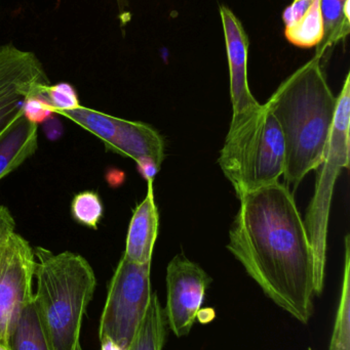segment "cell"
Returning a JSON list of instances; mask_svg holds the SVG:
<instances>
[{"label":"cell","mask_w":350,"mask_h":350,"mask_svg":"<svg viewBox=\"0 0 350 350\" xmlns=\"http://www.w3.org/2000/svg\"><path fill=\"white\" fill-rule=\"evenodd\" d=\"M76 350H84V349H82V347H80V345H78L77 349H76ZM101 350H102V349H101Z\"/></svg>","instance_id":"obj_30"},{"label":"cell","mask_w":350,"mask_h":350,"mask_svg":"<svg viewBox=\"0 0 350 350\" xmlns=\"http://www.w3.org/2000/svg\"><path fill=\"white\" fill-rule=\"evenodd\" d=\"M166 314L158 294L152 293L149 306L127 350H162L166 342Z\"/></svg>","instance_id":"obj_15"},{"label":"cell","mask_w":350,"mask_h":350,"mask_svg":"<svg viewBox=\"0 0 350 350\" xmlns=\"http://www.w3.org/2000/svg\"><path fill=\"white\" fill-rule=\"evenodd\" d=\"M53 115L42 123L45 135L49 141H57L63 133L61 122L55 117H53Z\"/></svg>","instance_id":"obj_26"},{"label":"cell","mask_w":350,"mask_h":350,"mask_svg":"<svg viewBox=\"0 0 350 350\" xmlns=\"http://www.w3.org/2000/svg\"><path fill=\"white\" fill-rule=\"evenodd\" d=\"M264 105L283 135V176L288 187L296 189L324 161L336 114L337 98L327 82L321 59L314 57L296 70Z\"/></svg>","instance_id":"obj_2"},{"label":"cell","mask_w":350,"mask_h":350,"mask_svg":"<svg viewBox=\"0 0 350 350\" xmlns=\"http://www.w3.org/2000/svg\"><path fill=\"white\" fill-rule=\"evenodd\" d=\"M70 212L74 221L86 228L97 230L104 215V205L96 191H80L74 196Z\"/></svg>","instance_id":"obj_20"},{"label":"cell","mask_w":350,"mask_h":350,"mask_svg":"<svg viewBox=\"0 0 350 350\" xmlns=\"http://www.w3.org/2000/svg\"><path fill=\"white\" fill-rule=\"evenodd\" d=\"M215 318V312L213 310H199V314H197V318L201 323H209L211 322L213 319Z\"/></svg>","instance_id":"obj_27"},{"label":"cell","mask_w":350,"mask_h":350,"mask_svg":"<svg viewBox=\"0 0 350 350\" xmlns=\"http://www.w3.org/2000/svg\"><path fill=\"white\" fill-rule=\"evenodd\" d=\"M35 310L51 350H76L86 308L97 280L82 255L71 251L55 254L35 247Z\"/></svg>","instance_id":"obj_3"},{"label":"cell","mask_w":350,"mask_h":350,"mask_svg":"<svg viewBox=\"0 0 350 350\" xmlns=\"http://www.w3.org/2000/svg\"><path fill=\"white\" fill-rule=\"evenodd\" d=\"M220 16L229 65L232 116H236L256 110L261 104L254 98L249 86L248 51L250 41L244 26L228 6L221 5Z\"/></svg>","instance_id":"obj_10"},{"label":"cell","mask_w":350,"mask_h":350,"mask_svg":"<svg viewBox=\"0 0 350 350\" xmlns=\"http://www.w3.org/2000/svg\"><path fill=\"white\" fill-rule=\"evenodd\" d=\"M38 149V125L23 115L0 139V180L18 170Z\"/></svg>","instance_id":"obj_13"},{"label":"cell","mask_w":350,"mask_h":350,"mask_svg":"<svg viewBox=\"0 0 350 350\" xmlns=\"http://www.w3.org/2000/svg\"><path fill=\"white\" fill-rule=\"evenodd\" d=\"M240 202L228 251L269 299L308 324L314 312V256L293 193L277 183Z\"/></svg>","instance_id":"obj_1"},{"label":"cell","mask_w":350,"mask_h":350,"mask_svg":"<svg viewBox=\"0 0 350 350\" xmlns=\"http://www.w3.org/2000/svg\"><path fill=\"white\" fill-rule=\"evenodd\" d=\"M136 164H137L138 172H139V174H141V176L147 183H153L156 174H158L160 168H162V166L158 165L155 161H153L152 159H148V158L138 160Z\"/></svg>","instance_id":"obj_25"},{"label":"cell","mask_w":350,"mask_h":350,"mask_svg":"<svg viewBox=\"0 0 350 350\" xmlns=\"http://www.w3.org/2000/svg\"><path fill=\"white\" fill-rule=\"evenodd\" d=\"M55 114L66 117L88 133L96 135L103 142L105 148L108 147L115 139L121 119L94 109L86 108L82 105L73 110L61 111Z\"/></svg>","instance_id":"obj_18"},{"label":"cell","mask_w":350,"mask_h":350,"mask_svg":"<svg viewBox=\"0 0 350 350\" xmlns=\"http://www.w3.org/2000/svg\"><path fill=\"white\" fill-rule=\"evenodd\" d=\"M151 262H133L121 257L109 283L106 304L101 317L102 347L127 350L149 306L152 292Z\"/></svg>","instance_id":"obj_6"},{"label":"cell","mask_w":350,"mask_h":350,"mask_svg":"<svg viewBox=\"0 0 350 350\" xmlns=\"http://www.w3.org/2000/svg\"><path fill=\"white\" fill-rule=\"evenodd\" d=\"M328 350H350V246L345 237V271L334 330Z\"/></svg>","instance_id":"obj_19"},{"label":"cell","mask_w":350,"mask_h":350,"mask_svg":"<svg viewBox=\"0 0 350 350\" xmlns=\"http://www.w3.org/2000/svg\"><path fill=\"white\" fill-rule=\"evenodd\" d=\"M6 347L10 350H51L33 301L23 308L12 324Z\"/></svg>","instance_id":"obj_14"},{"label":"cell","mask_w":350,"mask_h":350,"mask_svg":"<svg viewBox=\"0 0 350 350\" xmlns=\"http://www.w3.org/2000/svg\"><path fill=\"white\" fill-rule=\"evenodd\" d=\"M45 96L55 114L61 111L73 110L80 106L77 92L73 85L67 82L47 86L45 88Z\"/></svg>","instance_id":"obj_21"},{"label":"cell","mask_w":350,"mask_h":350,"mask_svg":"<svg viewBox=\"0 0 350 350\" xmlns=\"http://www.w3.org/2000/svg\"><path fill=\"white\" fill-rule=\"evenodd\" d=\"M4 243H5V242H4ZM4 243H3V244H4ZM3 244L0 245V251H1V247H2V245H3Z\"/></svg>","instance_id":"obj_31"},{"label":"cell","mask_w":350,"mask_h":350,"mask_svg":"<svg viewBox=\"0 0 350 350\" xmlns=\"http://www.w3.org/2000/svg\"><path fill=\"white\" fill-rule=\"evenodd\" d=\"M147 183V195L138 204L129 221L123 253L125 258L139 265L151 262L160 224L158 206L154 201L153 183Z\"/></svg>","instance_id":"obj_11"},{"label":"cell","mask_w":350,"mask_h":350,"mask_svg":"<svg viewBox=\"0 0 350 350\" xmlns=\"http://www.w3.org/2000/svg\"><path fill=\"white\" fill-rule=\"evenodd\" d=\"M105 149L135 162L148 158L160 166L166 158V144L156 129L146 123L125 119H121L115 139Z\"/></svg>","instance_id":"obj_12"},{"label":"cell","mask_w":350,"mask_h":350,"mask_svg":"<svg viewBox=\"0 0 350 350\" xmlns=\"http://www.w3.org/2000/svg\"><path fill=\"white\" fill-rule=\"evenodd\" d=\"M23 114L30 122L38 125L39 123H43L49 117L53 116L55 112L49 105L45 92L27 98L23 107Z\"/></svg>","instance_id":"obj_22"},{"label":"cell","mask_w":350,"mask_h":350,"mask_svg":"<svg viewBox=\"0 0 350 350\" xmlns=\"http://www.w3.org/2000/svg\"><path fill=\"white\" fill-rule=\"evenodd\" d=\"M211 275L197 263L178 254L166 269V325L177 337L190 333L203 306Z\"/></svg>","instance_id":"obj_9"},{"label":"cell","mask_w":350,"mask_h":350,"mask_svg":"<svg viewBox=\"0 0 350 350\" xmlns=\"http://www.w3.org/2000/svg\"><path fill=\"white\" fill-rule=\"evenodd\" d=\"M116 2L117 6H118L119 12H121V16H123V14H129V0H116Z\"/></svg>","instance_id":"obj_28"},{"label":"cell","mask_w":350,"mask_h":350,"mask_svg":"<svg viewBox=\"0 0 350 350\" xmlns=\"http://www.w3.org/2000/svg\"><path fill=\"white\" fill-rule=\"evenodd\" d=\"M285 35L289 42L296 46L303 49L316 46L324 37L320 0H312L303 16L286 26Z\"/></svg>","instance_id":"obj_17"},{"label":"cell","mask_w":350,"mask_h":350,"mask_svg":"<svg viewBox=\"0 0 350 350\" xmlns=\"http://www.w3.org/2000/svg\"><path fill=\"white\" fill-rule=\"evenodd\" d=\"M0 350H10L8 349V347H5V345H0Z\"/></svg>","instance_id":"obj_29"},{"label":"cell","mask_w":350,"mask_h":350,"mask_svg":"<svg viewBox=\"0 0 350 350\" xmlns=\"http://www.w3.org/2000/svg\"><path fill=\"white\" fill-rule=\"evenodd\" d=\"M35 263L34 249L12 232L0 251V345L6 347L12 324L34 299Z\"/></svg>","instance_id":"obj_8"},{"label":"cell","mask_w":350,"mask_h":350,"mask_svg":"<svg viewBox=\"0 0 350 350\" xmlns=\"http://www.w3.org/2000/svg\"><path fill=\"white\" fill-rule=\"evenodd\" d=\"M218 163L238 199L279 183L285 172V144L277 119L265 105L232 116Z\"/></svg>","instance_id":"obj_4"},{"label":"cell","mask_w":350,"mask_h":350,"mask_svg":"<svg viewBox=\"0 0 350 350\" xmlns=\"http://www.w3.org/2000/svg\"><path fill=\"white\" fill-rule=\"evenodd\" d=\"M14 230H16V221L10 209L0 204V245L8 240V237L14 232Z\"/></svg>","instance_id":"obj_23"},{"label":"cell","mask_w":350,"mask_h":350,"mask_svg":"<svg viewBox=\"0 0 350 350\" xmlns=\"http://www.w3.org/2000/svg\"><path fill=\"white\" fill-rule=\"evenodd\" d=\"M345 2L347 0H320L324 37L316 45L314 57L322 59L331 47L335 46L349 34L350 16L345 14Z\"/></svg>","instance_id":"obj_16"},{"label":"cell","mask_w":350,"mask_h":350,"mask_svg":"<svg viewBox=\"0 0 350 350\" xmlns=\"http://www.w3.org/2000/svg\"><path fill=\"white\" fill-rule=\"evenodd\" d=\"M310 2L312 0H300V1H294L291 5L288 6L283 14V20L286 26L299 20L308 10Z\"/></svg>","instance_id":"obj_24"},{"label":"cell","mask_w":350,"mask_h":350,"mask_svg":"<svg viewBox=\"0 0 350 350\" xmlns=\"http://www.w3.org/2000/svg\"><path fill=\"white\" fill-rule=\"evenodd\" d=\"M51 85L38 57L12 44L0 46V139L23 116L25 100Z\"/></svg>","instance_id":"obj_7"},{"label":"cell","mask_w":350,"mask_h":350,"mask_svg":"<svg viewBox=\"0 0 350 350\" xmlns=\"http://www.w3.org/2000/svg\"><path fill=\"white\" fill-rule=\"evenodd\" d=\"M350 74L337 96L336 114L324 161L316 177L314 197L304 219L314 256V291L321 295L326 275L327 242L331 201L335 183L342 170L349 168Z\"/></svg>","instance_id":"obj_5"},{"label":"cell","mask_w":350,"mask_h":350,"mask_svg":"<svg viewBox=\"0 0 350 350\" xmlns=\"http://www.w3.org/2000/svg\"><path fill=\"white\" fill-rule=\"evenodd\" d=\"M294 1H300V0H294Z\"/></svg>","instance_id":"obj_32"}]
</instances>
